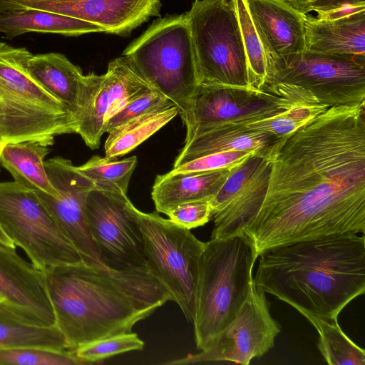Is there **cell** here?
I'll list each match as a JSON object with an SVG mask.
<instances>
[{
	"mask_svg": "<svg viewBox=\"0 0 365 365\" xmlns=\"http://www.w3.org/2000/svg\"><path fill=\"white\" fill-rule=\"evenodd\" d=\"M262 200L242 233L257 257L277 247L365 232V103L329 107L268 150Z\"/></svg>",
	"mask_w": 365,
	"mask_h": 365,
	"instance_id": "obj_1",
	"label": "cell"
},
{
	"mask_svg": "<svg viewBox=\"0 0 365 365\" xmlns=\"http://www.w3.org/2000/svg\"><path fill=\"white\" fill-rule=\"evenodd\" d=\"M47 293L67 348L131 332L171 297L148 271L84 264L42 270Z\"/></svg>",
	"mask_w": 365,
	"mask_h": 365,
	"instance_id": "obj_2",
	"label": "cell"
},
{
	"mask_svg": "<svg viewBox=\"0 0 365 365\" xmlns=\"http://www.w3.org/2000/svg\"><path fill=\"white\" fill-rule=\"evenodd\" d=\"M253 282L300 314L337 319L365 292V238L331 235L262 253Z\"/></svg>",
	"mask_w": 365,
	"mask_h": 365,
	"instance_id": "obj_3",
	"label": "cell"
},
{
	"mask_svg": "<svg viewBox=\"0 0 365 365\" xmlns=\"http://www.w3.org/2000/svg\"><path fill=\"white\" fill-rule=\"evenodd\" d=\"M244 235L210 239L201 255L193 322L197 348L205 349L248 297L257 258Z\"/></svg>",
	"mask_w": 365,
	"mask_h": 365,
	"instance_id": "obj_4",
	"label": "cell"
},
{
	"mask_svg": "<svg viewBox=\"0 0 365 365\" xmlns=\"http://www.w3.org/2000/svg\"><path fill=\"white\" fill-rule=\"evenodd\" d=\"M33 54L24 47L0 42V146L27 140L52 145L54 138L76 133L69 108L29 73Z\"/></svg>",
	"mask_w": 365,
	"mask_h": 365,
	"instance_id": "obj_5",
	"label": "cell"
},
{
	"mask_svg": "<svg viewBox=\"0 0 365 365\" xmlns=\"http://www.w3.org/2000/svg\"><path fill=\"white\" fill-rule=\"evenodd\" d=\"M142 78L183 114L199 84L191 33L185 14L153 21L123 51Z\"/></svg>",
	"mask_w": 365,
	"mask_h": 365,
	"instance_id": "obj_6",
	"label": "cell"
},
{
	"mask_svg": "<svg viewBox=\"0 0 365 365\" xmlns=\"http://www.w3.org/2000/svg\"><path fill=\"white\" fill-rule=\"evenodd\" d=\"M140 230L148 272L168 291L171 301L193 323L199 267L205 243L190 230L158 212L145 213L135 208Z\"/></svg>",
	"mask_w": 365,
	"mask_h": 365,
	"instance_id": "obj_7",
	"label": "cell"
},
{
	"mask_svg": "<svg viewBox=\"0 0 365 365\" xmlns=\"http://www.w3.org/2000/svg\"><path fill=\"white\" fill-rule=\"evenodd\" d=\"M314 99L307 90L280 82L272 83L263 89L200 83L187 110L180 115L186 127L185 140L212 128L269 118L296 103Z\"/></svg>",
	"mask_w": 365,
	"mask_h": 365,
	"instance_id": "obj_8",
	"label": "cell"
},
{
	"mask_svg": "<svg viewBox=\"0 0 365 365\" xmlns=\"http://www.w3.org/2000/svg\"><path fill=\"white\" fill-rule=\"evenodd\" d=\"M200 83L248 86V66L235 0H194L185 13Z\"/></svg>",
	"mask_w": 365,
	"mask_h": 365,
	"instance_id": "obj_9",
	"label": "cell"
},
{
	"mask_svg": "<svg viewBox=\"0 0 365 365\" xmlns=\"http://www.w3.org/2000/svg\"><path fill=\"white\" fill-rule=\"evenodd\" d=\"M0 227L41 271L83 264L36 192L14 181L0 182Z\"/></svg>",
	"mask_w": 365,
	"mask_h": 365,
	"instance_id": "obj_10",
	"label": "cell"
},
{
	"mask_svg": "<svg viewBox=\"0 0 365 365\" xmlns=\"http://www.w3.org/2000/svg\"><path fill=\"white\" fill-rule=\"evenodd\" d=\"M277 82L304 88L328 108L365 103V59L305 50L275 63Z\"/></svg>",
	"mask_w": 365,
	"mask_h": 365,
	"instance_id": "obj_11",
	"label": "cell"
},
{
	"mask_svg": "<svg viewBox=\"0 0 365 365\" xmlns=\"http://www.w3.org/2000/svg\"><path fill=\"white\" fill-rule=\"evenodd\" d=\"M135 207L127 194L93 188L86 212L89 228L103 262L117 269L148 271Z\"/></svg>",
	"mask_w": 365,
	"mask_h": 365,
	"instance_id": "obj_12",
	"label": "cell"
},
{
	"mask_svg": "<svg viewBox=\"0 0 365 365\" xmlns=\"http://www.w3.org/2000/svg\"><path fill=\"white\" fill-rule=\"evenodd\" d=\"M266 293L252 282L248 297L236 317L201 352L165 363L185 365L227 361L247 365L274 345L281 325L272 318Z\"/></svg>",
	"mask_w": 365,
	"mask_h": 365,
	"instance_id": "obj_13",
	"label": "cell"
},
{
	"mask_svg": "<svg viewBox=\"0 0 365 365\" xmlns=\"http://www.w3.org/2000/svg\"><path fill=\"white\" fill-rule=\"evenodd\" d=\"M151 86L124 56L110 61L106 73L85 75L73 116L77 134L91 150L99 147L105 123ZM153 88V87H152Z\"/></svg>",
	"mask_w": 365,
	"mask_h": 365,
	"instance_id": "obj_14",
	"label": "cell"
},
{
	"mask_svg": "<svg viewBox=\"0 0 365 365\" xmlns=\"http://www.w3.org/2000/svg\"><path fill=\"white\" fill-rule=\"evenodd\" d=\"M48 178L58 191L55 197L35 192L63 234L88 266L106 267L101 260L88 225L86 204L94 185L70 160L55 157L45 161Z\"/></svg>",
	"mask_w": 365,
	"mask_h": 365,
	"instance_id": "obj_15",
	"label": "cell"
},
{
	"mask_svg": "<svg viewBox=\"0 0 365 365\" xmlns=\"http://www.w3.org/2000/svg\"><path fill=\"white\" fill-rule=\"evenodd\" d=\"M269 169L267 153L252 154L235 167L210 202L214 222L210 239L243 235L245 226L262 200Z\"/></svg>",
	"mask_w": 365,
	"mask_h": 365,
	"instance_id": "obj_16",
	"label": "cell"
},
{
	"mask_svg": "<svg viewBox=\"0 0 365 365\" xmlns=\"http://www.w3.org/2000/svg\"><path fill=\"white\" fill-rule=\"evenodd\" d=\"M160 0H0V13L38 9L76 18L120 36L160 16Z\"/></svg>",
	"mask_w": 365,
	"mask_h": 365,
	"instance_id": "obj_17",
	"label": "cell"
},
{
	"mask_svg": "<svg viewBox=\"0 0 365 365\" xmlns=\"http://www.w3.org/2000/svg\"><path fill=\"white\" fill-rule=\"evenodd\" d=\"M0 302L27 323L56 324L43 272L1 240Z\"/></svg>",
	"mask_w": 365,
	"mask_h": 365,
	"instance_id": "obj_18",
	"label": "cell"
},
{
	"mask_svg": "<svg viewBox=\"0 0 365 365\" xmlns=\"http://www.w3.org/2000/svg\"><path fill=\"white\" fill-rule=\"evenodd\" d=\"M264 48L271 84L279 60L305 51L303 14L283 0H245Z\"/></svg>",
	"mask_w": 365,
	"mask_h": 365,
	"instance_id": "obj_19",
	"label": "cell"
},
{
	"mask_svg": "<svg viewBox=\"0 0 365 365\" xmlns=\"http://www.w3.org/2000/svg\"><path fill=\"white\" fill-rule=\"evenodd\" d=\"M305 50L365 59V11L333 20L306 15Z\"/></svg>",
	"mask_w": 365,
	"mask_h": 365,
	"instance_id": "obj_20",
	"label": "cell"
},
{
	"mask_svg": "<svg viewBox=\"0 0 365 365\" xmlns=\"http://www.w3.org/2000/svg\"><path fill=\"white\" fill-rule=\"evenodd\" d=\"M237 165L206 172L176 173L170 171L158 175L151 193L156 211L167 215L182 204L210 202Z\"/></svg>",
	"mask_w": 365,
	"mask_h": 365,
	"instance_id": "obj_21",
	"label": "cell"
},
{
	"mask_svg": "<svg viewBox=\"0 0 365 365\" xmlns=\"http://www.w3.org/2000/svg\"><path fill=\"white\" fill-rule=\"evenodd\" d=\"M279 137L269 132L247 130L237 126H219L196 133L185 140L174 164L175 168L204 155L232 151L264 155Z\"/></svg>",
	"mask_w": 365,
	"mask_h": 365,
	"instance_id": "obj_22",
	"label": "cell"
},
{
	"mask_svg": "<svg viewBox=\"0 0 365 365\" xmlns=\"http://www.w3.org/2000/svg\"><path fill=\"white\" fill-rule=\"evenodd\" d=\"M27 71L44 90L66 105L73 115L85 76L79 66L62 53L49 52L32 55Z\"/></svg>",
	"mask_w": 365,
	"mask_h": 365,
	"instance_id": "obj_23",
	"label": "cell"
},
{
	"mask_svg": "<svg viewBox=\"0 0 365 365\" xmlns=\"http://www.w3.org/2000/svg\"><path fill=\"white\" fill-rule=\"evenodd\" d=\"M29 32L78 36L103 30L90 22L48 11L24 9L0 13V33L7 38Z\"/></svg>",
	"mask_w": 365,
	"mask_h": 365,
	"instance_id": "obj_24",
	"label": "cell"
},
{
	"mask_svg": "<svg viewBox=\"0 0 365 365\" xmlns=\"http://www.w3.org/2000/svg\"><path fill=\"white\" fill-rule=\"evenodd\" d=\"M48 146L36 140L6 143L1 151L0 164L20 185L55 197L58 191L51 183L44 165Z\"/></svg>",
	"mask_w": 365,
	"mask_h": 365,
	"instance_id": "obj_25",
	"label": "cell"
},
{
	"mask_svg": "<svg viewBox=\"0 0 365 365\" xmlns=\"http://www.w3.org/2000/svg\"><path fill=\"white\" fill-rule=\"evenodd\" d=\"M17 348L68 350L65 338L56 324L39 326L27 323L0 302V349Z\"/></svg>",
	"mask_w": 365,
	"mask_h": 365,
	"instance_id": "obj_26",
	"label": "cell"
},
{
	"mask_svg": "<svg viewBox=\"0 0 365 365\" xmlns=\"http://www.w3.org/2000/svg\"><path fill=\"white\" fill-rule=\"evenodd\" d=\"M177 106L151 112L121 125L108 133L105 142L106 157L115 159L124 155L162 128L177 115Z\"/></svg>",
	"mask_w": 365,
	"mask_h": 365,
	"instance_id": "obj_27",
	"label": "cell"
},
{
	"mask_svg": "<svg viewBox=\"0 0 365 365\" xmlns=\"http://www.w3.org/2000/svg\"><path fill=\"white\" fill-rule=\"evenodd\" d=\"M315 327L321 354L329 365H364L365 351L341 330L337 319L302 314Z\"/></svg>",
	"mask_w": 365,
	"mask_h": 365,
	"instance_id": "obj_28",
	"label": "cell"
},
{
	"mask_svg": "<svg viewBox=\"0 0 365 365\" xmlns=\"http://www.w3.org/2000/svg\"><path fill=\"white\" fill-rule=\"evenodd\" d=\"M137 162L135 156L116 160L107 157L93 155L77 168L93 182L95 188L127 194L130 178Z\"/></svg>",
	"mask_w": 365,
	"mask_h": 365,
	"instance_id": "obj_29",
	"label": "cell"
},
{
	"mask_svg": "<svg viewBox=\"0 0 365 365\" xmlns=\"http://www.w3.org/2000/svg\"><path fill=\"white\" fill-rule=\"evenodd\" d=\"M247 59L248 86L263 89L271 84L262 43L249 14L245 0H235Z\"/></svg>",
	"mask_w": 365,
	"mask_h": 365,
	"instance_id": "obj_30",
	"label": "cell"
},
{
	"mask_svg": "<svg viewBox=\"0 0 365 365\" xmlns=\"http://www.w3.org/2000/svg\"><path fill=\"white\" fill-rule=\"evenodd\" d=\"M327 108L314 99L296 103L269 118L221 126H237L247 130L269 132L281 138L292 133Z\"/></svg>",
	"mask_w": 365,
	"mask_h": 365,
	"instance_id": "obj_31",
	"label": "cell"
},
{
	"mask_svg": "<svg viewBox=\"0 0 365 365\" xmlns=\"http://www.w3.org/2000/svg\"><path fill=\"white\" fill-rule=\"evenodd\" d=\"M145 344L133 332H126L97 339L76 347L72 351L86 364H99L125 352L143 349Z\"/></svg>",
	"mask_w": 365,
	"mask_h": 365,
	"instance_id": "obj_32",
	"label": "cell"
},
{
	"mask_svg": "<svg viewBox=\"0 0 365 365\" xmlns=\"http://www.w3.org/2000/svg\"><path fill=\"white\" fill-rule=\"evenodd\" d=\"M82 365L72 351L41 348L0 349V365Z\"/></svg>",
	"mask_w": 365,
	"mask_h": 365,
	"instance_id": "obj_33",
	"label": "cell"
},
{
	"mask_svg": "<svg viewBox=\"0 0 365 365\" xmlns=\"http://www.w3.org/2000/svg\"><path fill=\"white\" fill-rule=\"evenodd\" d=\"M175 106L173 102L153 88H149L129 101L104 124L103 133L145 114Z\"/></svg>",
	"mask_w": 365,
	"mask_h": 365,
	"instance_id": "obj_34",
	"label": "cell"
},
{
	"mask_svg": "<svg viewBox=\"0 0 365 365\" xmlns=\"http://www.w3.org/2000/svg\"><path fill=\"white\" fill-rule=\"evenodd\" d=\"M254 152L232 151L213 153L190 160L170 170L173 173H199L236 165ZM260 155V154H259Z\"/></svg>",
	"mask_w": 365,
	"mask_h": 365,
	"instance_id": "obj_35",
	"label": "cell"
},
{
	"mask_svg": "<svg viewBox=\"0 0 365 365\" xmlns=\"http://www.w3.org/2000/svg\"><path fill=\"white\" fill-rule=\"evenodd\" d=\"M166 215L169 219L189 230L205 225L211 219L209 201H196L180 205Z\"/></svg>",
	"mask_w": 365,
	"mask_h": 365,
	"instance_id": "obj_36",
	"label": "cell"
},
{
	"mask_svg": "<svg viewBox=\"0 0 365 365\" xmlns=\"http://www.w3.org/2000/svg\"><path fill=\"white\" fill-rule=\"evenodd\" d=\"M365 11V0H314L307 6V14L317 13L316 18L333 20Z\"/></svg>",
	"mask_w": 365,
	"mask_h": 365,
	"instance_id": "obj_37",
	"label": "cell"
},
{
	"mask_svg": "<svg viewBox=\"0 0 365 365\" xmlns=\"http://www.w3.org/2000/svg\"><path fill=\"white\" fill-rule=\"evenodd\" d=\"M284 2L288 4L289 6L293 7L299 12L307 14V6L314 0H283Z\"/></svg>",
	"mask_w": 365,
	"mask_h": 365,
	"instance_id": "obj_38",
	"label": "cell"
},
{
	"mask_svg": "<svg viewBox=\"0 0 365 365\" xmlns=\"http://www.w3.org/2000/svg\"><path fill=\"white\" fill-rule=\"evenodd\" d=\"M0 240L9 245L15 246V245L9 239L0 227Z\"/></svg>",
	"mask_w": 365,
	"mask_h": 365,
	"instance_id": "obj_39",
	"label": "cell"
},
{
	"mask_svg": "<svg viewBox=\"0 0 365 365\" xmlns=\"http://www.w3.org/2000/svg\"><path fill=\"white\" fill-rule=\"evenodd\" d=\"M2 148L3 147L0 146V155H1V151Z\"/></svg>",
	"mask_w": 365,
	"mask_h": 365,
	"instance_id": "obj_40",
	"label": "cell"
}]
</instances>
